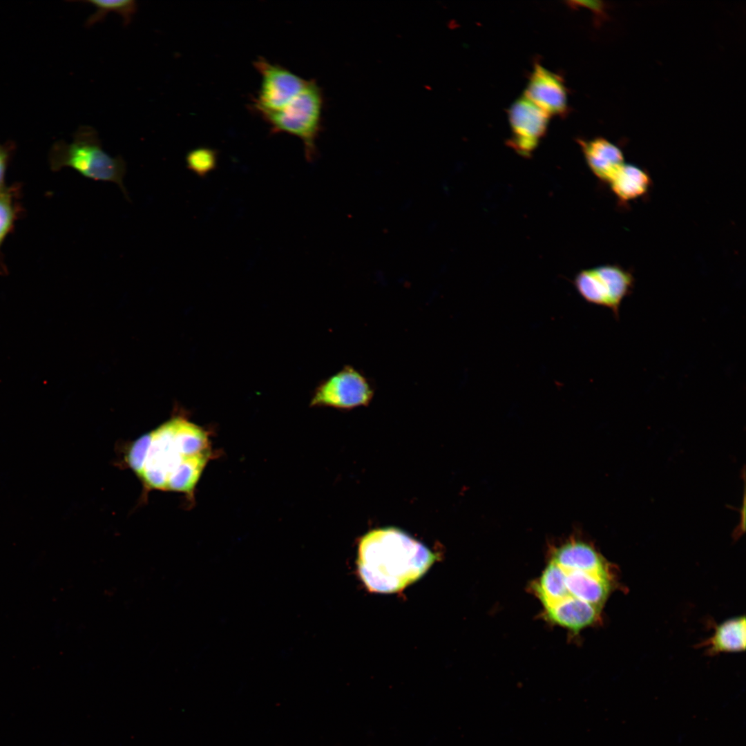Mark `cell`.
I'll return each instance as SVG.
<instances>
[{
    "mask_svg": "<svg viewBox=\"0 0 746 746\" xmlns=\"http://www.w3.org/2000/svg\"><path fill=\"white\" fill-rule=\"evenodd\" d=\"M614 584L610 564L595 548L571 539L553 548L530 591L548 622L577 633L600 618Z\"/></svg>",
    "mask_w": 746,
    "mask_h": 746,
    "instance_id": "6da1fadb",
    "label": "cell"
},
{
    "mask_svg": "<svg viewBox=\"0 0 746 746\" xmlns=\"http://www.w3.org/2000/svg\"><path fill=\"white\" fill-rule=\"evenodd\" d=\"M211 455L209 433L178 414L131 443L124 459L146 489L192 498Z\"/></svg>",
    "mask_w": 746,
    "mask_h": 746,
    "instance_id": "7a4b0ae2",
    "label": "cell"
},
{
    "mask_svg": "<svg viewBox=\"0 0 746 746\" xmlns=\"http://www.w3.org/2000/svg\"><path fill=\"white\" fill-rule=\"evenodd\" d=\"M437 559L435 553L403 530L385 527L361 537L357 566L370 591L392 593L420 579Z\"/></svg>",
    "mask_w": 746,
    "mask_h": 746,
    "instance_id": "3957f363",
    "label": "cell"
},
{
    "mask_svg": "<svg viewBox=\"0 0 746 746\" xmlns=\"http://www.w3.org/2000/svg\"><path fill=\"white\" fill-rule=\"evenodd\" d=\"M50 164L55 171L70 167L84 178L113 182L129 200L123 180L126 162L120 155L111 157L105 152L97 131L90 126H80L71 143L59 141L55 144L50 153Z\"/></svg>",
    "mask_w": 746,
    "mask_h": 746,
    "instance_id": "277c9868",
    "label": "cell"
},
{
    "mask_svg": "<svg viewBox=\"0 0 746 746\" xmlns=\"http://www.w3.org/2000/svg\"><path fill=\"white\" fill-rule=\"evenodd\" d=\"M323 96L314 80H308L306 86L283 108L260 114L273 133H285L301 140L308 162L317 154L316 140L321 131Z\"/></svg>",
    "mask_w": 746,
    "mask_h": 746,
    "instance_id": "5b68a950",
    "label": "cell"
},
{
    "mask_svg": "<svg viewBox=\"0 0 746 746\" xmlns=\"http://www.w3.org/2000/svg\"><path fill=\"white\" fill-rule=\"evenodd\" d=\"M634 281L631 271L620 265H606L581 271L574 285L587 303L608 308L618 319L622 303L632 292Z\"/></svg>",
    "mask_w": 746,
    "mask_h": 746,
    "instance_id": "8992f818",
    "label": "cell"
},
{
    "mask_svg": "<svg viewBox=\"0 0 746 746\" xmlns=\"http://www.w3.org/2000/svg\"><path fill=\"white\" fill-rule=\"evenodd\" d=\"M374 395L370 379L355 367L345 365L316 386L310 406L351 410L369 405Z\"/></svg>",
    "mask_w": 746,
    "mask_h": 746,
    "instance_id": "52a82bcc",
    "label": "cell"
},
{
    "mask_svg": "<svg viewBox=\"0 0 746 746\" xmlns=\"http://www.w3.org/2000/svg\"><path fill=\"white\" fill-rule=\"evenodd\" d=\"M261 83L253 106L259 114L277 111L292 100L308 81L262 57L254 61Z\"/></svg>",
    "mask_w": 746,
    "mask_h": 746,
    "instance_id": "ba28073f",
    "label": "cell"
},
{
    "mask_svg": "<svg viewBox=\"0 0 746 746\" xmlns=\"http://www.w3.org/2000/svg\"><path fill=\"white\" fill-rule=\"evenodd\" d=\"M508 116L509 146L519 155L529 156L546 132L549 115L522 95L510 106Z\"/></svg>",
    "mask_w": 746,
    "mask_h": 746,
    "instance_id": "9c48e42d",
    "label": "cell"
},
{
    "mask_svg": "<svg viewBox=\"0 0 746 746\" xmlns=\"http://www.w3.org/2000/svg\"><path fill=\"white\" fill-rule=\"evenodd\" d=\"M551 115H562L568 108L567 90L557 74L535 64L524 95Z\"/></svg>",
    "mask_w": 746,
    "mask_h": 746,
    "instance_id": "30bf717a",
    "label": "cell"
},
{
    "mask_svg": "<svg viewBox=\"0 0 746 746\" xmlns=\"http://www.w3.org/2000/svg\"><path fill=\"white\" fill-rule=\"evenodd\" d=\"M580 144L591 171L600 180L609 183L624 163L620 149L603 137L580 140Z\"/></svg>",
    "mask_w": 746,
    "mask_h": 746,
    "instance_id": "8fae6325",
    "label": "cell"
},
{
    "mask_svg": "<svg viewBox=\"0 0 746 746\" xmlns=\"http://www.w3.org/2000/svg\"><path fill=\"white\" fill-rule=\"evenodd\" d=\"M609 184L617 198L624 202L644 195L651 186V179L646 171L624 163Z\"/></svg>",
    "mask_w": 746,
    "mask_h": 746,
    "instance_id": "7c38bea8",
    "label": "cell"
},
{
    "mask_svg": "<svg viewBox=\"0 0 746 746\" xmlns=\"http://www.w3.org/2000/svg\"><path fill=\"white\" fill-rule=\"evenodd\" d=\"M745 618L739 616L720 624L707 642L708 652L716 654L722 652L745 651L746 645Z\"/></svg>",
    "mask_w": 746,
    "mask_h": 746,
    "instance_id": "4fadbf2b",
    "label": "cell"
},
{
    "mask_svg": "<svg viewBox=\"0 0 746 746\" xmlns=\"http://www.w3.org/2000/svg\"><path fill=\"white\" fill-rule=\"evenodd\" d=\"M20 195L19 184L5 186L0 189V273L4 267L1 258L2 245L22 213Z\"/></svg>",
    "mask_w": 746,
    "mask_h": 746,
    "instance_id": "5bb4252c",
    "label": "cell"
},
{
    "mask_svg": "<svg viewBox=\"0 0 746 746\" xmlns=\"http://www.w3.org/2000/svg\"><path fill=\"white\" fill-rule=\"evenodd\" d=\"M84 2L91 3L97 8L96 12L86 21L85 26L88 28L102 21L106 15L111 12L120 15L123 18L124 25L128 26L137 10V3L133 0H91Z\"/></svg>",
    "mask_w": 746,
    "mask_h": 746,
    "instance_id": "9a60e30c",
    "label": "cell"
},
{
    "mask_svg": "<svg viewBox=\"0 0 746 746\" xmlns=\"http://www.w3.org/2000/svg\"><path fill=\"white\" fill-rule=\"evenodd\" d=\"M185 161L187 169L202 178L216 168L218 153L209 147H198L188 152Z\"/></svg>",
    "mask_w": 746,
    "mask_h": 746,
    "instance_id": "2e32d148",
    "label": "cell"
},
{
    "mask_svg": "<svg viewBox=\"0 0 746 746\" xmlns=\"http://www.w3.org/2000/svg\"><path fill=\"white\" fill-rule=\"evenodd\" d=\"M11 146L0 144V189L4 184L6 170L11 156Z\"/></svg>",
    "mask_w": 746,
    "mask_h": 746,
    "instance_id": "e0dca14e",
    "label": "cell"
},
{
    "mask_svg": "<svg viewBox=\"0 0 746 746\" xmlns=\"http://www.w3.org/2000/svg\"><path fill=\"white\" fill-rule=\"evenodd\" d=\"M572 3L575 6H583V7H585V8H589V9L591 10V11H594L597 14V16H599V15H602L603 16L604 14V6L603 5V3L601 2V1H573Z\"/></svg>",
    "mask_w": 746,
    "mask_h": 746,
    "instance_id": "ac0fdd59",
    "label": "cell"
}]
</instances>
